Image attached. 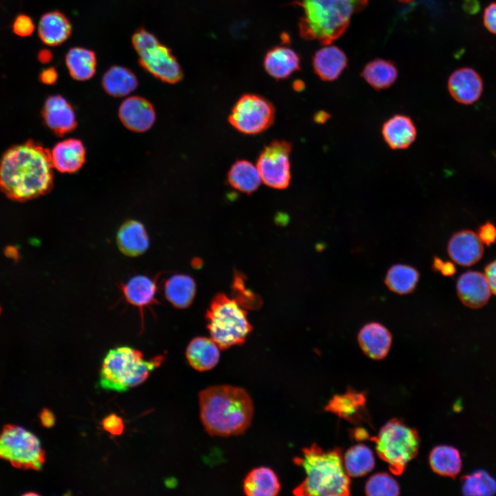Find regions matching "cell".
<instances>
[{
  "instance_id": "9",
  "label": "cell",
  "mask_w": 496,
  "mask_h": 496,
  "mask_svg": "<svg viewBox=\"0 0 496 496\" xmlns=\"http://www.w3.org/2000/svg\"><path fill=\"white\" fill-rule=\"evenodd\" d=\"M0 458L16 468L40 470L45 456L35 435L21 426L8 424L0 433Z\"/></svg>"
},
{
  "instance_id": "48",
  "label": "cell",
  "mask_w": 496,
  "mask_h": 496,
  "mask_svg": "<svg viewBox=\"0 0 496 496\" xmlns=\"http://www.w3.org/2000/svg\"><path fill=\"white\" fill-rule=\"evenodd\" d=\"M330 114L325 111H318L313 116V120L316 123L322 124L324 123L327 121L330 118Z\"/></svg>"
},
{
  "instance_id": "10",
  "label": "cell",
  "mask_w": 496,
  "mask_h": 496,
  "mask_svg": "<svg viewBox=\"0 0 496 496\" xmlns=\"http://www.w3.org/2000/svg\"><path fill=\"white\" fill-rule=\"evenodd\" d=\"M275 107L265 97L256 94L242 95L228 116L230 125L239 132L256 135L267 130L274 122Z\"/></svg>"
},
{
  "instance_id": "20",
  "label": "cell",
  "mask_w": 496,
  "mask_h": 496,
  "mask_svg": "<svg viewBox=\"0 0 496 496\" xmlns=\"http://www.w3.org/2000/svg\"><path fill=\"white\" fill-rule=\"evenodd\" d=\"M382 135L385 143L393 149L409 147L417 137L416 126L411 117L395 114L382 125Z\"/></svg>"
},
{
  "instance_id": "50",
  "label": "cell",
  "mask_w": 496,
  "mask_h": 496,
  "mask_svg": "<svg viewBox=\"0 0 496 496\" xmlns=\"http://www.w3.org/2000/svg\"><path fill=\"white\" fill-rule=\"evenodd\" d=\"M351 1H356L360 5H361L363 8H364L367 5V3H368V0H351Z\"/></svg>"
},
{
  "instance_id": "36",
  "label": "cell",
  "mask_w": 496,
  "mask_h": 496,
  "mask_svg": "<svg viewBox=\"0 0 496 496\" xmlns=\"http://www.w3.org/2000/svg\"><path fill=\"white\" fill-rule=\"evenodd\" d=\"M462 490L466 495H492L496 493V481L486 471L477 470L463 477Z\"/></svg>"
},
{
  "instance_id": "5",
  "label": "cell",
  "mask_w": 496,
  "mask_h": 496,
  "mask_svg": "<svg viewBox=\"0 0 496 496\" xmlns=\"http://www.w3.org/2000/svg\"><path fill=\"white\" fill-rule=\"evenodd\" d=\"M163 358L158 355L146 360L141 351L128 346L112 349L103 360L99 385L107 391H126L145 382Z\"/></svg>"
},
{
  "instance_id": "49",
  "label": "cell",
  "mask_w": 496,
  "mask_h": 496,
  "mask_svg": "<svg viewBox=\"0 0 496 496\" xmlns=\"http://www.w3.org/2000/svg\"><path fill=\"white\" fill-rule=\"evenodd\" d=\"M353 436L358 440H363L369 437V434L363 428H357L354 431Z\"/></svg>"
},
{
  "instance_id": "28",
  "label": "cell",
  "mask_w": 496,
  "mask_h": 496,
  "mask_svg": "<svg viewBox=\"0 0 496 496\" xmlns=\"http://www.w3.org/2000/svg\"><path fill=\"white\" fill-rule=\"evenodd\" d=\"M138 79L130 69L113 65L104 73L101 84L105 92L114 97H125L133 92L138 86Z\"/></svg>"
},
{
  "instance_id": "16",
  "label": "cell",
  "mask_w": 496,
  "mask_h": 496,
  "mask_svg": "<svg viewBox=\"0 0 496 496\" xmlns=\"http://www.w3.org/2000/svg\"><path fill=\"white\" fill-rule=\"evenodd\" d=\"M447 252L451 259L457 265L469 267L482 258L483 243L477 233L464 229L452 235L448 242Z\"/></svg>"
},
{
  "instance_id": "47",
  "label": "cell",
  "mask_w": 496,
  "mask_h": 496,
  "mask_svg": "<svg viewBox=\"0 0 496 496\" xmlns=\"http://www.w3.org/2000/svg\"><path fill=\"white\" fill-rule=\"evenodd\" d=\"M37 58L39 62L42 63H48L52 61L53 54L50 50L48 49H42L39 52Z\"/></svg>"
},
{
  "instance_id": "46",
  "label": "cell",
  "mask_w": 496,
  "mask_h": 496,
  "mask_svg": "<svg viewBox=\"0 0 496 496\" xmlns=\"http://www.w3.org/2000/svg\"><path fill=\"white\" fill-rule=\"evenodd\" d=\"M39 417L41 424L47 428L52 427L55 424V417L52 412L48 409H43Z\"/></svg>"
},
{
  "instance_id": "45",
  "label": "cell",
  "mask_w": 496,
  "mask_h": 496,
  "mask_svg": "<svg viewBox=\"0 0 496 496\" xmlns=\"http://www.w3.org/2000/svg\"><path fill=\"white\" fill-rule=\"evenodd\" d=\"M58 79V73L55 68L50 67L43 70L39 74V80L45 85L54 84Z\"/></svg>"
},
{
  "instance_id": "21",
  "label": "cell",
  "mask_w": 496,
  "mask_h": 496,
  "mask_svg": "<svg viewBox=\"0 0 496 496\" xmlns=\"http://www.w3.org/2000/svg\"><path fill=\"white\" fill-rule=\"evenodd\" d=\"M116 241L119 251L129 257L139 256L149 247V238L145 227L136 220H127L121 225Z\"/></svg>"
},
{
  "instance_id": "51",
  "label": "cell",
  "mask_w": 496,
  "mask_h": 496,
  "mask_svg": "<svg viewBox=\"0 0 496 496\" xmlns=\"http://www.w3.org/2000/svg\"><path fill=\"white\" fill-rule=\"evenodd\" d=\"M399 1H400L401 2H403V3H411V2L413 1L414 0H399Z\"/></svg>"
},
{
  "instance_id": "12",
  "label": "cell",
  "mask_w": 496,
  "mask_h": 496,
  "mask_svg": "<svg viewBox=\"0 0 496 496\" xmlns=\"http://www.w3.org/2000/svg\"><path fill=\"white\" fill-rule=\"evenodd\" d=\"M118 115L127 129L136 133L149 130L156 118L153 105L139 96H129L125 98L119 105Z\"/></svg>"
},
{
  "instance_id": "38",
  "label": "cell",
  "mask_w": 496,
  "mask_h": 496,
  "mask_svg": "<svg viewBox=\"0 0 496 496\" xmlns=\"http://www.w3.org/2000/svg\"><path fill=\"white\" fill-rule=\"evenodd\" d=\"M235 300L244 308L256 309L261 304L260 298L249 289H246L241 275H236L232 285Z\"/></svg>"
},
{
  "instance_id": "3",
  "label": "cell",
  "mask_w": 496,
  "mask_h": 496,
  "mask_svg": "<svg viewBox=\"0 0 496 496\" xmlns=\"http://www.w3.org/2000/svg\"><path fill=\"white\" fill-rule=\"evenodd\" d=\"M294 463L302 467L306 477L293 493L299 496H343L350 493V477L347 473L340 449L323 451L313 444L302 450Z\"/></svg>"
},
{
  "instance_id": "42",
  "label": "cell",
  "mask_w": 496,
  "mask_h": 496,
  "mask_svg": "<svg viewBox=\"0 0 496 496\" xmlns=\"http://www.w3.org/2000/svg\"><path fill=\"white\" fill-rule=\"evenodd\" d=\"M483 23L486 30L496 34V2L490 3L484 10Z\"/></svg>"
},
{
  "instance_id": "34",
  "label": "cell",
  "mask_w": 496,
  "mask_h": 496,
  "mask_svg": "<svg viewBox=\"0 0 496 496\" xmlns=\"http://www.w3.org/2000/svg\"><path fill=\"white\" fill-rule=\"evenodd\" d=\"M361 76L373 89L382 90L390 87L395 82L398 70L393 62L376 59L365 65Z\"/></svg>"
},
{
  "instance_id": "37",
  "label": "cell",
  "mask_w": 496,
  "mask_h": 496,
  "mask_svg": "<svg viewBox=\"0 0 496 496\" xmlns=\"http://www.w3.org/2000/svg\"><path fill=\"white\" fill-rule=\"evenodd\" d=\"M364 490L369 496H395L400 494L398 483L386 473L371 475L366 482Z\"/></svg>"
},
{
  "instance_id": "44",
  "label": "cell",
  "mask_w": 496,
  "mask_h": 496,
  "mask_svg": "<svg viewBox=\"0 0 496 496\" xmlns=\"http://www.w3.org/2000/svg\"><path fill=\"white\" fill-rule=\"evenodd\" d=\"M484 271L491 292L496 296V259L486 266Z\"/></svg>"
},
{
  "instance_id": "2",
  "label": "cell",
  "mask_w": 496,
  "mask_h": 496,
  "mask_svg": "<svg viewBox=\"0 0 496 496\" xmlns=\"http://www.w3.org/2000/svg\"><path fill=\"white\" fill-rule=\"evenodd\" d=\"M200 416L211 435L227 437L243 433L254 414L251 397L242 388L217 385L199 393Z\"/></svg>"
},
{
  "instance_id": "52",
  "label": "cell",
  "mask_w": 496,
  "mask_h": 496,
  "mask_svg": "<svg viewBox=\"0 0 496 496\" xmlns=\"http://www.w3.org/2000/svg\"><path fill=\"white\" fill-rule=\"evenodd\" d=\"M1 307H0V314H1Z\"/></svg>"
},
{
  "instance_id": "13",
  "label": "cell",
  "mask_w": 496,
  "mask_h": 496,
  "mask_svg": "<svg viewBox=\"0 0 496 496\" xmlns=\"http://www.w3.org/2000/svg\"><path fill=\"white\" fill-rule=\"evenodd\" d=\"M448 90L451 97L462 105L477 101L484 90L483 80L474 69L463 67L453 71L448 77Z\"/></svg>"
},
{
  "instance_id": "43",
  "label": "cell",
  "mask_w": 496,
  "mask_h": 496,
  "mask_svg": "<svg viewBox=\"0 0 496 496\" xmlns=\"http://www.w3.org/2000/svg\"><path fill=\"white\" fill-rule=\"evenodd\" d=\"M433 269L440 271L445 276H453L455 273V267L451 262H444L440 258L435 257L433 262Z\"/></svg>"
},
{
  "instance_id": "1",
  "label": "cell",
  "mask_w": 496,
  "mask_h": 496,
  "mask_svg": "<svg viewBox=\"0 0 496 496\" xmlns=\"http://www.w3.org/2000/svg\"><path fill=\"white\" fill-rule=\"evenodd\" d=\"M50 152L33 141L8 149L0 160V189L23 202L43 196L53 187Z\"/></svg>"
},
{
  "instance_id": "11",
  "label": "cell",
  "mask_w": 496,
  "mask_h": 496,
  "mask_svg": "<svg viewBox=\"0 0 496 496\" xmlns=\"http://www.w3.org/2000/svg\"><path fill=\"white\" fill-rule=\"evenodd\" d=\"M291 143L275 140L265 146L257 159L256 167L262 182L267 186L284 189L291 182Z\"/></svg>"
},
{
  "instance_id": "24",
  "label": "cell",
  "mask_w": 496,
  "mask_h": 496,
  "mask_svg": "<svg viewBox=\"0 0 496 496\" xmlns=\"http://www.w3.org/2000/svg\"><path fill=\"white\" fill-rule=\"evenodd\" d=\"M72 25L67 17L61 12L45 13L40 19L38 35L41 41L49 46L63 43L70 37Z\"/></svg>"
},
{
  "instance_id": "8",
  "label": "cell",
  "mask_w": 496,
  "mask_h": 496,
  "mask_svg": "<svg viewBox=\"0 0 496 496\" xmlns=\"http://www.w3.org/2000/svg\"><path fill=\"white\" fill-rule=\"evenodd\" d=\"M132 43L140 65L152 76L170 84L182 80L183 72L176 58L152 33L138 29L132 35Z\"/></svg>"
},
{
  "instance_id": "18",
  "label": "cell",
  "mask_w": 496,
  "mask_h": 496,
  "mask_svg": "<svg viewBox=\"0 0 496 496\" xmlns=\"http://www.w3.org/2000/svg\"><path fill=\"white\" fill-rule=\"evenodd\" d=\"M358 341L363 353L373 360H382L389 353L392 344V335L382 324L371 322L359 331Z\"/></svg>"
},
{
  "instance_id": "27",
  "label": "cell",
  "mask_w": 496,
  "mask_h": 496,
  "mask_svg": "<svg viewBox=\"0 0 496 496\" xmlns=\"http://www.w3.org/2000/svg\"><path fill=\"white\" fill-rule=\"evenodd\" d=\"M243 490L249 496H275L280 490V484L271 468L261 466L247 474L243 482Z\"/></svg>"
},
{
  "instance_id": "17",
  "label": "cell",
  "mask_w": 496,
  "mask_h": 496,
  "mask_svg": "<svg viewBox=\"0 0 496 496\" xmlns=\"http://www.w3.org/2000/svg\"><path fill=\"white\" fill-rule=\"evenodd\" d=\"M52 166L61 173L74 174L79 171L86 160L83 142L74 138L57 143L50 152Z\"/></svg>"
},
{
  "instance_id": "35",
  "label": "cell",
  "mask_w": 496,
  "mask_h": 496,
  "mask_svg": "<svg viewBox=\"0 0 496 496\" xmlns=\"http://www.w3.org/2000/svg\"><path fill=\"white\" fill-rule=\"evenodd\" d=\"M344 469L349 477H362L374 468L375 459L372 450L365 444L350 447L342 456Z\"/></svg>"
},
{
  "instance_id": "32",
  "label": "cell",
  "mask_w": 496,
  "mask_h": 496,
  "mask_svg": "<svg viewBox=\"0 0 496 496\" xmlns=\"http://www.w3.org/2000/svg\"><path fill=\"white\" fill-rule=\"evenodd\" d=\"M429 464L435 473L441 476L455 477L462 470V460L456 448L439 445L431 450Z\"/></svg>"
},
{
  "instance_id": "25",
  "label": "cell",
  "mask_w": 496,
  "mask_h": 496,
  "mask_svg": "<svg viewBox=\"0 0 496 496\" xmlns=\"http://www.w3.org/2000/svg\"><path fill=\"white\" fill-rule=\"evenodd\" d=\"M366 397L363 393L348 390L334 395L325 406V410L341 418L356 423L364 419Z\"/></svg>"
},
{
  "instance_id": "22",
  "label": "cell",
  "mask_w": 496,
  "mask_h": 496,
  "mask_svg": "<svg viewBox=\"0 0 496 496\" xmlns=\"http://www.w3.org/2000/svg\"><path fill=\"white\" fill-rule=\"evenodd\" d=\"M263 65L265 71L277 80L285 79L300 69V57L289 47L278 45L265 54Z\"/></svg>"
},
{
  "instance_id": "40",
  "label": "cell",
  "mask_w": 496,
  "mask_h": 496,
  "mask_svg": "<svg viewBox=\"0 0 496 496\" xmlns=\"http://www.w3.org/2000/svg\"><path fill=\"white\" fill-rule=\"evenodd\" d=\"M103 428L112 435H121L125 429V424L121 417L116 413L106 415L101 421Z\"/></svg>"
},
{
  "instance_id": "23",
  "label": "cell",
  "mask_w": 496,
  "mask_h": 496,
  "mask_svg": "<svg viewBox=\"0 0 496 496\" xmlns=\"http://www.w3.org/2000/svg\"><path fill=\"white\" fill-rule=\"evenodd\" d=\"M347 63L345 53L331 44L316 51L312 61L315 73L324 81L336 80L347 68Z\"/></svg>"
},
{
  "instance_id": "19",
  "label": "cell",
  "mask_w": 496,
  "mask_h": 496,
  "mask_svg": "<svg viewBox=\"0 0 496 496\" xmlns=\"http://www.w3.org/2000/svg\"><path fill=\"white\" fill-rule=\"evenodd\" d=\"M123 296L127 303L139 309L143 319V309L158 304L156 298L157 291L156 280L146 276H132L126 282L119 286Z\"/></svg>"
},
{
  "instance_id": "26",
  "label": "cell",
  "mask_w": 496,
  "mask_h": 496,
  "mask_svg": "<svg viewBox=\"0 0 496 496\" xmlns=\"http://www.w3.org/2000/svg\"><path fill=\"white\" fill-rule=\"evenodd\" d=\"M185 355L192 368L198 371H206L218 364L219 347L211 338L196 337L187 345Z\"/></svg>"
},
{
  "instance_id": "30",
  "label": "cell",
  "mask_w": 496,
  "mask_h": 496,
  "mask_svg": "<svg viewBox=\"0 0 496 496\" xmlns=\"http://www.w3.org/2000/svg\"><path fill=\"white\" fill-rule=\"evenodd\" d=\"M194 279L185 274H175L167 278L164 285V294L167 301L175 308H187L196 294Z\"/></svg>"
},
{
  "instance_id": "7",
  "label": "cell",
  "mask_w": 496,
  "mask_h": 496,
  "mask_svg": "<svg viewBox=\"0 0 496 496\" xmlns=\"http://www.w3.org/2000/svg\"><path fill=\"white\" fill-rule=\"evenodd\" d=\"M371 440L378 456L388 464L391 472L397 475L416 457L420 448L417 431L396 418L388 421Z\"/></svg>"
},
{
  "instance_id": "29",
  "label": "cell",
  "mask_w": 496,
  "mask_h": 496,
  "mask_svg": "<svg viewBox=\"0 0 496 496\" xmlns=\"http://www.w3.org/2000/svg\"><path fill=\"white\" fill-rule=\"evenodd\" d=\"M227 178L231 187L246 194L254 193L262 183L256 165L245 159L237 160L233 163Z\"/></svg>"
},
{
  "instance_id": "31",
  "label": "cell",
  "mask_w": 496,
  "mask_h": 496,
  "mask_svg": "<svg viewBox=\"0 0 496 496\" xmlns=\"http://www.w3.org/2000/svg\"><path fill=\"white\" fill-rule=\"evenodd\" d=\"M95 53L87 48L74 47L65 54V65L71 77L79 81H85L94 76L96 70Z\"/></svg>"
},
{
  "instance_id": "14",
  "label": "cell",
  "mask_w": 496,
  "mask_h": 496,
  "mask_svg": "<svg viewBox=\"0 0 496 496\" xmlns=\"http://www.w3.org/2000/svg\"><path fill=\"white\" fill-rule=\"evenodd\" d=\"M42 117L45 125L59 136L72 132L77 125L76 115L72 105L59 94L46 99Z\"/></svg>"
},
{
  "instance_id": "41",
  "label": "cell",
  "mask_w": 496,
  "mask_h": 496,
  "mask_svg": "<svg viewBox=\"0 0 496 496\" xmlns=\"http://www.w3.org/2000/svg\"><path fill=\"white\" fill-rule=\"evenodd\" d=\"M477 235L482 243L489 246L496 240V227L488 221L479 227Z\"/></svg>"
},
{
  "instance_id": "33",
  "label": "cell",
  "mask_w": 496,
  "mask_h": 496,
  "mask_svg": "<svg viewBox=\"0 0 496 496\" xmlns=\"http://www.w3.org/2000/svg\"><path fill=\"white\" fill-rule=\"evenodd\" d=\"M417 269L406 264H395L387 270L384 283L392 292L399 295L413 293L419 282Z\"/></svg>"
},
{
  "instance_id": "6",
  "label": "cell",
  "mask_w": 496,
  "mask_h": 496,
  "mask_svg": "<svg viewBox=\"0 0 496 496\" xmlns=\"http://www.w3.org/2000/svg\"><path fill=\"white\" fill-rule=\"evenodd\" d=\"M205 317L211 338L220 349L242 344L252 329L245 308L223 293L214 298Z\"/></svg>"
},
{
  "instance_id": "39",
  "label": "cell",
  "mask_w": 496,
  "mask_h": 496,
  "mask_svg": "<svg viewBox=\"0 0 496 496\" xmlns=\"http://www.w3.org/2000/svg\"><path fill=\"white\" fill-rule=\"evenodd\" d=\"M12 30L19 37H27L31 35L34 30V21L27 14H20L13 21Z\"/></svg>"
},
{
  "instance_id": "4",
  "label": "cell",
  "mask_w": 496,
  "mask_h": 496,
  "mask_svg": "<svg viewBox=\"0 0 496 496\" xmlns=\"http://www.w3.org/2000/svg\"><path fill=\"white\" fill-rule=\"evenodd\" d=\"M295 3L303 11L298 23L301 37L324 45L338 39L347 29L352 14L364 8L351 0H300Z\"/></svg>"
},
{
  "instance_id": "15",
  "label": "cell",
  "mask_w": 496,
  "mask_h": 496,
  "mask_svg": "<svg viewBox=\"0 0 496 496\" xmlns=\"http://www.w3.org/2000/svg\"><path fill=\"white\" fill-rule=\"evenodd\" d=\"M456 289L462 303L471 309L484 307L492 293L485 274L477 271L461 274L457 280Z\"/></svg>"
}]
</instances>
